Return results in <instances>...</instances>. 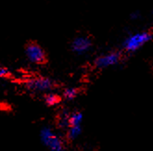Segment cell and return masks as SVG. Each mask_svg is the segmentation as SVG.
Instances as JSON below:
<instances>
[{
  "label": "cell",
  "mask_w": 153,
  "mask_h": 151,
  "mask_svg": "<svg viewBox=\"0 0 153 151\" xmlns=\"http://www.w3.org/2000/svg\"><path fill=\"white\" fill-rule=\"evenodd\" d=\"M39 137L42 144L49 151H67L64 141L48 126H45L40 130Z\"/></svg>",
  "instance_id": "cell-1"
},
{
  "label": "cell",
  "mask_w": 153,
  "mask_h": 151,
  "mask_svg": "<svg viewBox=\"0 0 153 151\" xmlns=\"http://www.w3.org/2000/svg\"><path fill=\"white\" fill-rule=\"evenodd\" d=\"M152 39L151 32H140L133 33L125 39L123 48L128 53H134L140 49Z\"/></svg>",
  "instance_id": "cell-2"
},
{
  "label": "cell",
  "mask_w": 153,
  "mask_h": 151,
  "mask_svg": "<svg viewBox=\"0 0 153 151\" xmlns=\"http://www.w3.org/2000/svg\"><path fill=\"white\" fill-rule=\"evenodd\" d=\"M25 87L29 91L35 93H48L55 87V82L48 77L37 76L28 79L24 83Z\"/></svg>",
  "instance_id": "cell-3"
},
{
  "label": "cell",
  "mask_w": 153,
  "mask_h": 151,
  "mask_svg": "<svg viewBox=\"0 0 153 151\" xmlns=\"http://www.w3.org/2000/svg\"><path fill=\"white\" fill-rule=\"evenodd\" d=\"M25 55L28 60L33 64L43 65L47 63V53L36 42H30L25 47Z\"/></svg>",
  "instance_id": "cell-4"
},
{
  "label": "cell",
  "mask_w": 153,
  "mask_h": 151,
  "mask_svg": "<svg viewBox=\"0 0 153 151\" xmlns=\"http://www.w3.org/2000/svg\"><path fill=\"white\" fill-rule=\"evenodd\" d=\"M122 59V54L118 51H113L101 55L95 59V66L97 69H107L119 64Z\"/></svg>",
  "instance_id": "cell-5"
},
{
  "label": "cell",
  "mask_w": 153,
  "mask_h": 151,
  "mask_svg": "<svg viewBox=\"0 0 153 151\" xmlns=\"http://www.w3.org/2000/svg\"><path fill=\"white\" fill-rule=\"evenodd\" d=\"M93 46V41L91 37L87 35H79L76 36L71 44V47L74 53L78 55H83L91 49Z\"/></svg>",
  "instance_id": "cell-6"
},
{
  "label": "cell",
  "mask_w": 153,
  "mask_h": 151,
  "mask_svg": "<svg viewBox=\"0 0 153 151\" xmlns=\"http://www.w3.org/2000/svg\"><path fill=\"white\" fill-rule=\"evenodd\" d=\"M67 139L69 141H74L77 138H79L82 135L83 128L82 125H75V126H69L67 129Z\"/></svg>",
  "instance_id": "cell-7"
},
{
  "label": "cell",
  "mask_w": 153,
  "mask_h": 151,
  "mask_svg": "<svg viewBox=\"0 0 153 151\" xmlns=\"http://www.w3.org/2000/svg\"><path fill=\"white\" fill-rule=\"evenodd\" d=\"M70 113L68 110L64 109L59 114V117L57 120V124L59 128L60 129H64L66 130L70 125H69V117H70Z\"/></svg>",
  "instance_id": "cell-8"
},
{
  "label": "cell",
  "mask_w": 153,
  "mask_h": 151,
  "mask_svg": "<svg viewBox=\"0 0 153 151\" xmlns=\"http://www.w3.org/2000/svg\"><path fill=\"white\" fill-rule=\"evenodd\" d=\"M61 98H62V97L60 95H59L56 93H53L51 91L48 92L44 96L45 103H46L48 106H51V107L58 105L61 101Z\"/></svg>",
  "instance_id": "cell-9"
},
{
  "label": "cell",
  "mask_w": 153,
  "mask_h": 151,
  "mask_svg": "<svg viewBox=\"0 0 153 151\" xmlns=\"http://www.w3.org/2000/svg\"><path fill=\"white\" fill-rule=\"evenodd\" d=\"M84 120V115L81 111H74L70 113L69 117V125L75 126V125H82Z\"/></svg>",
  "instance_id": "cell-10"
},
{
  "label": "cell",
  "mask_w": 153,
  "mask_h": 151,
  "mask_svg": "<svg viewBox=\"0 0 153 151\" xmlns=\"http://www.w3.org/2000/svg\"><path fill=\"white\" fill-rule=\"evenodd\" d=\"M79 94V91L75 87H67L62 93V98H64L66 101H73L75 99Z\"/></svg>",
  "instance_id": "cell-11"
},
{
  "label": "cell",
  "mask_w": 153,
  "mask_h": 151,
  "mask_svg": "<svg viewBox=\"0 0 153 151\" xmlns=\"http://www.w3.org/2000/svg\"><path fill=\"white\" fill-rule=\"evenodd\" d=\"M10 75V72H8V70L4 68V67H0V78H6V77H8Z\"/></svg>",
  "instance_id": "cell-12"
},
{
  "label": "cell",
  "mask_w": 153,
  "mask_h": 151,
  "mask_svg": "<svg viewBox=\"0 0 153 151\" xmlns=\"http://www.w3.org/2000/svg\"><path fill=\"white\" fill-rule=\"evenodd\" d=\"M140 17V14L138 13V12H136V13H133L132 15H131V18L133 20H136V19H138V18Z\"/></svg>",
  "instance_id": "cell-13"
}]
</instances>
